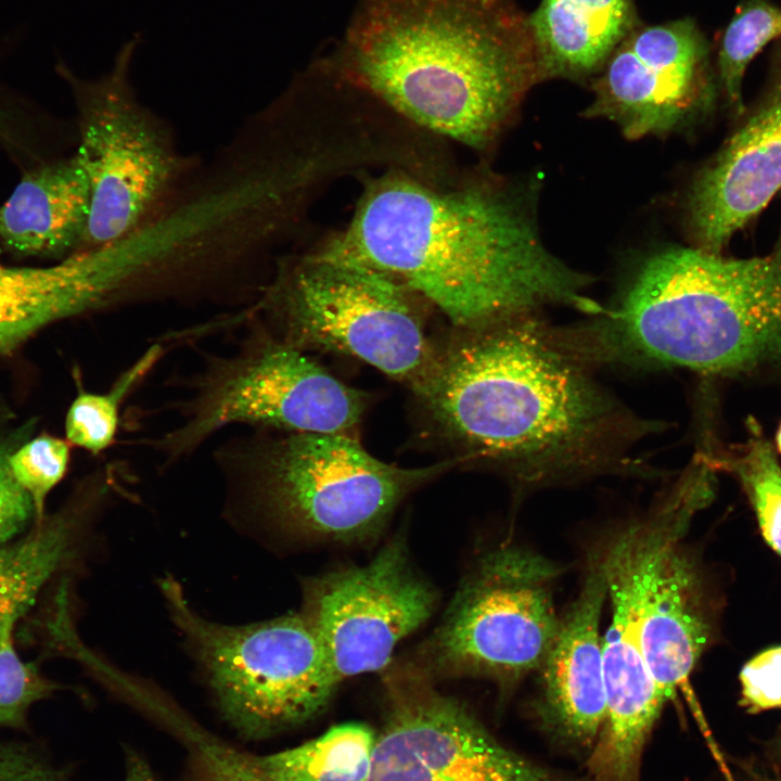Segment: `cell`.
<instances>
[{
	"instance_id": "cell-28",
	"label": "cell",
	"mask_w": 781,
	"mask_h": 781,
	"mask_svg": "<svg viewBox=\"0 0 781 781\" xmlns=\"http://www.w3.org/2000/svg\"><path fill=\"white\" fill-rule=\"evenodd\" d=\"M193 781H270L254 765L251 755L215 738L206 741L195 754Z\"/></svg>"
},
{
	"instance_id": "cell-21",
	"label": "cell",
	"mask_w": 781,
	"mask_h": 781,
	"mask_svg": "<svg viewBox=\"0 0 781 781\" xmlns=\"http://www.w3.org/2000/svg\"><path fill=\"white\" fill-rule=\"evenodd\" d=\"M78 523L79 513L65 510L46 516L22 538L0 547V625L18 619L69 559Z\"/></svg>"
},
{
	"instance_id": "cell-29",
	"label": "cell",
	"mask_w": 781,
	"mask_h": 781,
	"mask_svg": "<svg viewBox=\"0 0 781 781\" xmlns=\"http://www.w3.org/2000/svg\"><path fill=\"white\" fill-rule=\"evenodd\" d=\"M742 703L751 712L781 707V646L767 649L740 673Z\"/></svg>"
},
{
	"instance_id": "cell-18",
	"label": "cell",
	"mask_w": 781,
	"mask_h": 781,
	"mask_svg": "<svg viewBox=\"0 0 781 781\" xmlns=\"http://www.w3.org/2000/svg\"><path fill=\"white\" fill-rule=\"evenodd\" d=\"M90 184L78 152L24 175L0 206V242L24 256H61L80 248Z\"/></svg>"
},
{
	"instance_id": "cell-2",
	"label": "cell",
	"mask_w": 781,
	"mask_h": 781,
	"mask_svg": "<svg viewBox=\"0 0 781 781\" xmlns=\"http://www.w3.org/2000/svg\"><path fill=\"white\" fill-rule=\"evenodd\" d=\"M317 62L420 130L475 150L541 80L514 0H362Z\"/></svg>"
},
{
	"instance_id": "cell-26",
	"label": "cell",
	"mask_w": 781,
	"mask_h": 781,
	"mask_svg": "<svg viewBox=\"0 0 781 781\" xmlns=\"http://www.w3.org/2000/svg\"><path fill=\"white\" fill-rule=\"evenodd\" d=\"M16 620L0 625V727L25 729L29 708L60 687L17 654L13 643Z\"/></svg>"
},
{
	"instance_id": "cell-17",
	"label": "cell",
	"mask_w": 781,
	"mask_h": 781,
	"mask_svg": "<svg viewBox=\"0 0 781 781\" xmlns=\"http://www.w3.org/2000/svg\"><path fill=\"white\" fill-rule=\"evenodd\" d=\"M606 594V580L599 556L589 567L578 597L560 619L539 667L545 719L559 734L580 745L593 743L605 720L599 624Z\"/></svg>"
},
{
	"instance_id": "cell-3",
	"label": "cell",
	"mask_w": 781,
	"mask_h": 781,
	"mask_svg": "<svg viewBox=\"0 0 781 781\" xmlns=\"http://www.w3.org/2000/svg\"><path fill=\"white\" fill-rule=\"evenodd\" d=\"M520 318L473 330L415 388L471 456L528 478L599 462L619 418L610 399Z\"/></svg>"
},
{
	"instance_id": "cell-23",
	"label": "cell",
	"mask_w": 781,
	"mask_h": 781,
	"mask_svg": "<svg viewBox=\"0 0 781 781\" xmlns=\"http://www.w3.org/2000/svg\"><path fill=\"white\" fill-rule=\"evenodd\" d=\"M165 353L164 344H153L104 393L79 388L66 413V440L94 456L110 448L116 437L124 401L152 372Z\"/></svg>"
},
{
	"instance_id": "cell-32",
	"label": "cell",
	"mask_w": 781,
	"mask_h": 781,
	"mask_svg": "<svg viewBox=\"0 0 781 781\" xmlns=\"http://www.w3.org/2000/svg\"><path fill=\"white\" fill-rule=\"evenodd\" d=\"M9 417V411L5 407L0 405V421Z\"/></svg>"
},
{
	"instance_id": "cell-4",
	"label": "cell",
	"mask_w": 781,
	"mask_h": 781,
	"mask_svg": "<svg viewBox=\"0 0 781 781\" xmlns=\"http://www.w3.org/2000/svg\"><path fill=\"white\" fill-rule=\"evenodd\" d=\"M604 313L598 333L611 356L706 372L780 362L781 234L752 258L661 251Z\"/></svg>"
},
{
	"instance_id": "cell-20",
	"label": "cell",
	"mask_w": 781,
	"mask_h": 781,
	"mask_svg": "<svg viewBox=\"0 0 781 781\" xmlns=\"http://www.w3.org/2000/svg\"><path fill=\"white\" fill-rule=\"evenodd\" d=\"M528 17L541 80L600 71L637 27L633 0H541Z\"/></svg>"
},
{
	"instance_id": "cell-11",
	"label": "cell",
	"mask_w": 781,
	"mask_h": 781,
	"mask_svg": "<svg viewBox=\"0 0 781 781\" xmlns=\"http://www.w3.org/2000/svg\"><path fill=\"white\" fill-rule=\"evenodd\" d=\"M386 677L387 710L368 781H564L501 744L411 662Z\"/></svg>"
},
{
	"instance_id": "cell-24",
	"label": "cell",
	"mask_w": 781,
	"mask_h": 781,
	"mask_svg": "<svg viewBox=\"0 0 781 781\" xmlns=\"http://www.w3.org/2000/svg\"><path fill=\"white\" fill-rule=\"evenodd\" d=\"M781 37V9L751 0L737 10L720 42V82L730 104L742 106V81L752 60L772 40Z\"/></svg>"
},
{
	"instance_id": "cell-1",
	"label": "cell",
	"mask_w": 781,
	"mask_h": 781,
	"mask_svg": "<svg viewBox=\"0 0 781 781\" xmlns=\"http://www.w3.org/2000/svg\"><path fill=\"white\" fill-rule=\"evenodd\" d=\"M528 200L495 182L390 168L364 181L349 223L322 249L389 276L465 330L547 304L601 312L585 295L588 277L542 242Z\"/></svg>"
},
{
	"instance_id": "cell-30",
	"label": "cell",
	"mask_w": 781,
	"mask_h": 781,
	"mask_svg": "<svg viewBox=\"0 0 781 781\" xmlns=\"http://www.w3.org/2000/svg\"><path fill=\"white\" fill-rule=\"evenodd\" d=\"M14 449L10 441L0 443V547L20 535L35 518L33 501L9 465V457Z\"/></svg>"
},
{
	"instance_id": "cell-14",
	"label": "cell",
	"mask_w": 781,
	"mask_h": 781,
	"mask_svg": "<svg viewBox=\"0 0 781 781\" xmlns=\"http://www.w3.org/2000/svg\"><path fill=\"white\" fill-rule=\"evenodd\" d=\"M644 554V535L640 527L630 524L600 556L612 617L602 642L605 720L589 766L601 781H638L645 742L666 703L639 638Z\"/></svg>"
},
{
	"instance_id": "cell-8",
	"label": "cell",
	"mask_w": 781,
	"mask_h": 781,
	"mask_svg": "<svg viewBox=\"0 0 781 781\" xmlns=\"http://www.w3.org/2000/svg\"><path fill=\"white\" fill-rule=\"evenodd\" d=\"M170 614L204 666L225 719L242 735L261 739L303 724L338 686L303 614L228 626L190 609L180 585L161 582Z\"/></svg>"
},
{
	"instance_id": "cell-27",
	"label": "cell",
	"mask_w": 781,
	"mask_h": 781,
	"mask_svg": "<svg viewBox=\"0 0 781 781\" xmlns=\"http://www.w3.org/2000/svg\"><path fill=\"white\" fill-rule=\"evenodd\" d=\"M69 458L71 444L48 434L25 441L11 452V472L33 501L36 523L46 517V499L64 477Z\"/></svg>"
},
{
	"instance_id": "cell-10",
	"label": "cell",
	"mask_w": 781,
	"mask_h": 781,
	"mask_svg": "<svg viewBox=\"0 0 781 781\" xmlns=\"http://www.w3.org/2000/svg\"><path fill=\"white\" fill-rule=\"evenodd\" d=\"M137 40L118 52L112 71L82 80L66 67L80 113V155L90 184V208L78 251L115 243L156 218L190 165L171 132L137 98L129 66Z\"/></svg>"
},
{
	"instance_id": "cell-22",
	"label": "cell",
	"mask_w": 781,
	"mask_h": 781,
	"mask_svg": "<svg viewBox=\"0 0 781 781\" xmlns=\"http://www.w3.org/2000/svg\"><path fill=\"white\" fill-rule=\"evenodd\" d=\"M376 733L344 722L298 746L251 758L270 781H368Z\"/></svg>"
},
{
	"instance_id": "cell-15",
	"label": "cell",
	"mask_w": 781,
	"mask_h": 781,
	"mask_svg": "<svg viewBox=\"0 0 781 781\" xmlns=\"http://www.w3.org/2000/svg\"><path fill=\"white\" fill-rule=\"evenodd\" d=\"M600 71L584 115L615 123L627 139L666 135L704 98L707 48L691 18L637 26Z\"/></svg>"
},
{
	"instance_id": "cell-6",
	"label": "cell",
	"mask_w": 781,
	"mask_h": 781,
	"mask_svg": "<svg viewBox=\"0 0 781 781\" xmlns=\"http://www.w3.org/2000/svg\"><path fill=\"white\" fill-rule=\"evenodd\" d=\"M411 295L376 269L319 249L283 260L242 313L284 344L355 357L415 389L437 356Z\"/></svg>"
},
{
	"instance_id": "cell-16",
	"label": "cell",
	"mask_w": 781,
	"mask_h": 781,
	"mask_svg": "<svg viewBox=\"0 0 781 781\" xmlns=\"http://www.w3.org/2000/svg\"><path fill=\"white\" fill-rule=\"evenodd\" d=\"M781 190V87L696 177L689 220L697 247L720 253Z\"/></svg>"
},
{
	"instance_id": "cell-31",
	"label": "cell",
	"mask_w": 781,
	"mask_h": 781,
	"mask_svg": "<svg viewBox=\"0 0 781 781\" xmlns=\"http://www.w3.org/2000/svg\"><path fill=\"white\" fill-rule=\"evenodd\" d=\"M125 781H157L150 766L132 752L127 755Z\"/></svg>"
},
{
	"instance_id": "cell-19",
	"label": "cell",
	"mask_w": 781,
	"mask_h": 781,
	"mask_svg": "<svg viewBox=\"0 0 781 781\" xmlns=\"http://www.w3.org/2000/svg\"><path fill=\"white\" fill-rule=\"evenodd\" d=\"M102 310L101 278L91 251L47 267L0 264V354L54 322Z\"/></svg>"
},
{
	"instance_id": "cell-33",
	"label": "cell",
	"mask_w": 781,
	"mask_h": 781,
	"mask_svg": "<svg viewBox=\"0 0 781 781\" xmlns=\"http://www.w3.org/2000/svg\"><path fill=\"white\" fill-rule=\"evenodd\" d=\"M777 446H778L779 451L781 452V424L777 432Z\"/></svg>"
},
{
	"instance_id": "cell-13",
	"label": "cell",
	"mask_w": 781,
	"mask_h": 781,
	"mask_svg": "<svg viewBox=\"0 0 781 781\" xmlns=\"http://www.w3.org/2000/svg\"><path fill=\"white\" fill-rule=\"evenodd\" d=\"M709 497L701 481L683 476L646 515L638 628L645 662L665 702L683 694L693 704L689 679L712 637L697 567L680 543Z\"/></svg>"
},
{
	"instance_id": "cell-5",
	"label": "cell",
	"mask_w": 781,
	"mask_h": 781,
	"mask_svg": "<svg viewBox=\"0 0 781 781\" xmlns=\"http://www.w3.org/2000/svg\"><path fill=\"white\" fill-rule=\"evenodd\" d=\"M213 458L232 490L284 529L345 545L377 539L411 491L454 464L400 468L346 434L268 428L228 439Z\"/></svg>"
},
{
	"instance_id": "cell-25",
	"label": "cell",
	"mask_w": 781,
	"mask_h": 781,
	"mask_svg": "<svg viewBox=\"0 0 781 781\" xmlns=\"http://www.w3.org/2000/svg\"><path fill=\"white\" fill-rule=\"evenodd\" d=\"M753 434L737 456L722 462L744 487L765 541L781 555V468L756 426Z\"/></svg>"
},
{
	"instance_id": "cell-9",
	"label": "cell",
	"mask_w": 781,
	"mask_h": 781,
	"mask_svg": "<svg viewBox=\"0 0 781 781\" xmlns=\"http://www.w3.org/2000/svg\"><path fill=\"white\" fill-rule=\"evenodd\" d=\"M549 560L521 547L487 552L461 580L411 663L436 677H483L502 688L539 669L558 630Z\"/></svg>"
},
{
	"instance_id": "cell-12",
	"label": "cell",
	"mask_w": 781,
	"mask_h": 781,
	"mask_svg": "<svg viewBox=\"0 0 781 781\" xmlns=\"http://www.w3.org/2000/svg\"><path fill=\"white\" fill-rule=\"evenodd\" d=\"M437 594L414 569L405 538L387 541L364 565L303 581L299 612L335 680L387 669L396 645L432 615Z\"/></svg>"
},
{
	"instance_id": "cell-34",
	"label": "cell",
	"mask_w": 781,
	"mask_h": 781,
	"mask_svg": "<svg viewBox=\"0 0 781 781\" xmlns=\"http://www.w3.org/2000/svg\"><path fill=\"white\" fill-rule=\"evenodd\" d=\"M765 781H781V779H769V780H765Z\"/></svg>"
},
{
	"instance_id": "cell-7",
	"label": "cell",
	"mask_w": 781,
	"mask_h": 781,
	"mask_svg": "<svg viewBox=\"0 0 781 781\" xmlns=\"http://www.w3.org/2000/svg\"><path fill=\"white\" fill-rule=\"evenodd\" d=\"M246 332L234 351L205 354L175 410L178 423L150 440L164 465L193 454L230 425L280 432L348 434L360 421L364 394L349 387L303 350L235 315Z\"/></svg>"
}]
</instances>
